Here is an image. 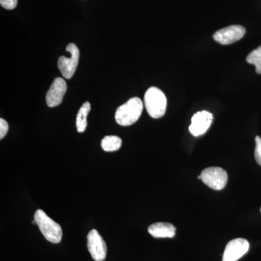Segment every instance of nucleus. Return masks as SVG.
<instances>
[{"instance_id": "obj_1", "label": "nucleus", "mask_w": 261, "mask_h": 261, "mask_svg": "<svg viewBox=\"0 0 261 261\" xmlns=\"http://www.w3.org/2000/svg\"><path fill=\"white\" fill-rule=\"evenodd\" d=\"M143 111L140 98L132 97L117 109L115 119L118 124L128 126L138 121Z\"/></svg>"}, {"instance_id": "obj_5", "label": "nucleus", "mask_w": 261, "mask_h": 261, "mask_svg": "<svg viewBox=\"0 0 261 261\" xmlns=\"http://www.w3.org/2000/svg\"><path fill=\"white\" fill-rule=\"evenodd\" d=\"M200 176L204 184L214 190H223L228 181L227 173L220 167L205 168L201 173Z\"/></svg>"}, {"instance_id": "obj_11", "label": "nucleus", "mask_w": 261, "mask_h": 261, "mask_svg": "<svg viewBox=\"0 0 261 261\" xmlns=\"http://www.w3.org/2000/svg\"><path fill=\"white\" fill-rule=\"evenodd\" d=\"M148 232L155 238H173L176 234V227L169 223H154L149 226Z\"/></svg>"}, {"instance_id": "obj_15", "label": "nucleus", "mask_w": 261, "mask_h": 261, "mask_svg": "<svg viewBox=\"0 0 261 261\" xmlns=\"http://www.w3.org/2000/svg\"><path fill=\"white\" fill-rule=\"evenodd\" d=\"M255 159L261 166V138L259 136L255 137Z\"/></svg>"}, {"instance_id": "obj_4", "label": "nucleus", "mask_w": 261, "mask_h": 261, "mask_svg": "<svg viewBox=\"0 0 261 261\" xmlns=\"http://www.w3.org/2000/svg\"><path fill=\"white\" fill-rule=\"evenodd\" d=\"M66 51L70 53L71 56L68 58L65 56H61L58 60V68L62 75L67 80H70L74 75L79 61H80V49L73 43H70L66 47Z\"/></svg>"}, {"instance_id": "obj_2", "label": "nucleus", "mask_w": 261, "mask_h": 261, "mask_svg": "<svg viewBox=\"0 0 261 261\" xmlns=\"http://www.w3.org/2000/svg\"><path fill=\"white\" fill-rule=\"evenodd\" d=\"M144 102L149 116L159 118L164 116L167 108V98L161 89L152 87L145 92Z\"/></svg>"}, {"instance_id": "obj_18", "label": "nucleus", "mask_w": 261, "mask_h": 261, "mask_svg": "<svg viewBox=\"0 0 261 261\" xmlns=\"http://www.w3.org/2000/svg\"><path fill=\"white\" fill-rule=\"evenodd\" d=\"M260 213H261V207H260Z\"/></svg>"}, {"instance_id": "obj_8", "label": "nucleus", "mask_w": 261, "mask_h": 261, "mask_svg": "<svg viewBox=\"0 0 261 261\" xmlns=\"http://www.w3.org/2000/svg\"><path fill=\"white\" fill-rule=\"evenodd\" d=\"M250 244L245 239L237 238L226 245L222 261H237L248 252Z\"/></svg>"}, {"instance_id": "obj_12", "label": "nucleus", "mask_w": 261, "mask_h": 261, "mask_svg": "<svg viewBox=\"0 0 261 261\" xmlns=\"http://www.w3.org/2000/svg\"><path fill=\"white\" fill-rule=\"evenodd\" d=\"M91 111V105L89 102H84L81 107L76 117V128L79 133L85 132L87 126V116Z\"/></svg>"}, {"instance_id": "obj_9", "label": "nucleus", "mask_w": 261, "mask_h": 261, "mask_svg": "<svg viewBox=\"0 0 261 261\" xmlns=\"http://www.w3.org/2000/svg\"><path fill=\"white\" fill-rule=\"evenodd\" d=\"M213 120L214 116L208 111H199L192 116L189 130L195 137L204 135L211 126Z\"/></svg>"}, {"instance_id": "obj_7", "label": "nucleus", "mask_w": 261, "mask_h": 261, "mask_svg": "<svg viewBox=\"0 0 261 261\" xmlns=\"http://www.w3.org/2000/svg\"><path fill=\"white\" fill-rule=\"evenodd\" d=\"M246 30L245 27L240 25H230L220 29L213 36L216 42L223 45L233 44L240 40L245 36Z\"/></svg>"}, {"instance_id": "obj_13", "label": "nucleus", "mask_w": 261, "mask_h": 261, "mask_svg": "<svg viewBox=\"0 0 261 261\" xmlns=\"http://www.w3.org/2000/svg\"><path fill=\"white\" fill-rule=\"evenodd\" d=\"M122 140L117 136H106L101 142L102 148L106 152H114L121 148Z\"/></svg>"}, {"instance_id": "obj_17", "label": "nucleus", "mask_w": 261, "mask_h": 261, "mask_svg": "<svg viewBox=\"0 0 261 261\" xmlns=\"http://www.w3.org/2000/svg\"><path fill=\"white\" fill-rule=\"evenodd\" d=\"M9 126L8 123L3 118L0 119V139H3L8 133Z\"/></svg>"}, {"instance_id": "obj_6", "label": "nucleus", "mask_w": 261, "mask_h": 261, "mask_svg": "<svg viewBox=\"0 0 261 261\" xmlns=\"http://www.w3.org/2000/svg\"><path fill=\"white\" fill-rule=\"evenodd\" d=\"M87 247L89 253L95 261H103L107 255L106 242L96 229L89 231L87 236Z\"/></svg>"}, {"instance_id": "obj_3", "label": "nucleus", "mask_w": 261, "mask_h": 261, "mask_svg": "<svg viewBox=\"0 0 261 261\" xmlns=\"http://www.w3.org/2000/svg\"><path fill=\"white\" fill-rule=\"evenodd\" d=\"M34 220L46 240L51 243H61L63 231L61 226L58 223L53 221L40 209L36 211Z\"/></svg>"}, {"instance_id": "obj_10", "label": "nucleus", "mask_w": 261, "mask_h": 261, "mask_svg": "<svg viewBox=\"0 0 261 261\" xmlns=\"http://www.w3.org/2000/svg\"><path fill=\"white\" fill-rule=\"evenodd\" d=\"M67 91V84L63 79L57 78L51 84L46 95V102L49 108L59 106L63 102Z\"/></svg>"}, {"instance_id": "obj_14", "label": "nucleus", "mask_w": 261, "mask_h": 261, "mask_svg": "<svg viewBox=\"0 0 261 261\" xmlns=\"http://www.w3.org/2000/svg\"><path fill=\"white\" fill-rule=\"evenodd\" d=\"M246 61L249 64L255 65L256 73L261 74V45L247 56Z\"/></svg>"}, {"instance_id": "obj_16", "label": "nucleus", "mask_w": 261, "mask_h": 261, "mask_svg": "<svg viewBox=\"0 0 261 261\" xmlns=\"http://www.w3.org/2000/svg\"><path fill=\"white\" fill-rule=\"evenodd\" d=\"M2 7L7 10H13L18 5V0H0Z\"/></svg>"}]
</instances>
